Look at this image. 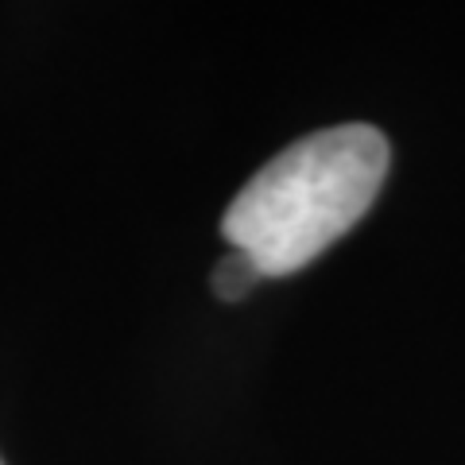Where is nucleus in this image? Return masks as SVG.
<instances>
[{
	"instance_id": "1",
	"label": "nucleus",
	"mask_w": 465,
	"mask_h": 465,
	"mask_svg": "<svg viewBox=\"0 0 465 465\" xmlns=\"http://www.w3.org/2000/svg\"><path fill=\"white\" fill-rule=\"evenodd\" d=\"M391 163L372 124H338L295 140L268 159L229 202L222 232L268 275H291L318 260L369 213Z\"/></svg>"
},
{
	"instance_id": "2",
	"label": "nucleus",
	"mask_w": 465,
	"mask_h": 465,
	"mask_svg": "<svg viewBox=\"0 0 465 465\" xmlns=\"http://www.w3.org/2000/svg\"><path fill=\"white\" fill-rule=\"evenodd\" d=\"M260 280H264V272L252 264V256H244V252H237V249H232L225 260H217V268H213V291H217V295H222L225 302L244 299Z\"/></svg>"
}]
</instances>
